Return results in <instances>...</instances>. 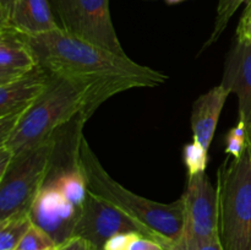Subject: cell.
Listing matches in <instances>:
<instances>
[{
	"instance_id": "1",
	"label": "cell",
	"mask_w": 251,
	"mask_h": 250,
	"mask_svg": "<svg viewBox=\"0 0 251 250\" xmlns=\"http://www.w3.org/2000/svg\"><path fill=\"white\" fill-rule=\"evenodd\" d=\"M26 38L41 68L53 75L97 86L109 98L131 88L156 87L168 80L161 71L77 38L61 28Z\"/></svg>"
},
{
	"instance_id": "2",
	"label": "cell",
	"mask_w": 251,
	"mask_h": 250,
	"mask_svg": "<svg viewBox=\"0 0 251 250\" xmlns=\"http://www.w3.org/2000/svg\"><path fill=\"white\" fill-rule=\"evenodd\" d=\"M109 96L97 86L50 74L48 87L20 120L6 142L15 156L51 141L76 117L90 118Z\"/></svg>"
},
{
	"instance_id": "3",
	"label": "cell",
	"mask_w": 251,
	"mask_h": 250,
	"mask_svg": "<svg viewBox=\"0 0 251 250\" xmlns=\"http://www.w3.org/2000/svg\"><path fill=\"white\" fill-rule=\"evenodd\" d=\"M78 167L88 190L149 228L166 250H171L180 242L184 232L183 199L172 203H162L124 188L103 168L85 136L81 137L78 147Z\"/></svg>"
},
{
	"instance_id": "4",
	"label": "cell",
	"mask_w": 251,
	"mask_h": 250,
	"mask_svg": "<svg viewBox=\"0 0 251 250\" xmlns=\"http://www.w3.org/2000/svg\"><path fill=\"white\" fill-rule=\"evenodd\" d=\"M218 223L223 250H251V144L218 169Z\"/></svg>"
},
{
	"instance_id": "5",
	"label": "cell",
	"mask_w": 251,
	"mask_h": 250,
	"mask_svg": "<svg viewBox=\"0 0 251 250\" xmlns=\"http://www.w3.org/2000/svg\"><path fill=\"white\" fill-rule=\"evenodd\" d=\"M54 147L55 137L37 149L15 156L6 173L0 176V222L29 212L49 173Z\"/></svg>"
},
{
	"instance_id": "6",
	"label": "cell",
	"mask_w": 251,
	"mask_h": 250,
	"mask_svg": "<svg viewBox=\"0 0 251 250\" xmlns=\"http://www.w3.org/2000/svg\"><path fill=\"white\" fill-rule=\"evenodd\" d=\"M59 26L68 33L127 56L110 16L109 0H49Z\"/></svg>"
},
{
	"instance_id": "7",
	"label": "cell",
	"mask_w": 251,
	"mask_h": 250,
	"mask_svg": "<svg viewBox=\"0 0 251 250\" xmlns=\"http://www.w3.org/2000/svg\"><path fill=\"white\" fill-rule=\"evenodd\" d=\"M131 232L158 242L156 235L142 223L92 191H87L74 237L86 239L95 250H103L105 242L113 235Z\"/></svg>"
},
{
	"instance_id": "8",
	"label": "cell",
	"mask_w": 251,
	"mask_h": 250,
	"mask_svg": "<svg viewBox=\"0 0 251 250\" xmlns=\"http://www.w3.org/2000/svg\"><path fill=\"white\" fill-rule=\"evenodd\" d=\"M181 199L184 203L181 240L202 242L220 239L218 191L205 172L188 175Z\"/></svg>"
},
{
	"instance_id": "9",
	"label": "cell",
	"mask_w": 251,
	"mask_h": 250,
	"mask_svg": "<svg viewBox=\"0 0 251 250\" xmlns=\"http://www.w3.org/2000/svg\"><path fill=\"white\" fill-rule=\"evenodd\" d=\"M32 225L46 232L56 247L71 239L81 216V207L66 200L58 189L44 184L29 208Z\"/></svg>"
},
{
	"instance_id": "10",
	"label": "cell",
	"mask_w": 251,
	"mask_h": 250,
	"mask_svg": "<svg viewBox=\"0 0 251 250\" xmlns=\"http://www.w3.org/2000/svg\"><path fill=\"white\" fill-rule=\"evenodd\" d=\"M0 28L27 37L60 28L49 0H0Z\"/></svg>"
},
{
	"instance_id": "11",
	"label": "cell",
	"mask_w": 251,
	"mask_h": 250,
	"mask_svg": "<svg viewBox=\"0 0 251 250\" xmlns=\"http://www.w3.org/2000/svg\"><path fill=\"white\" fill-rule=\"evenodd\" d=\"M221 85L238 97L239 122L251 144V43L235 38L226 56Z\"/></svg>"
},
{
	"instance_id": "12",
	"label": "cell",
	"mask_w": 251,
	"mask_h": 250,
	"mask_svg": "<svg viewBox=\"0 0 251 250\" xmlns=\"http://www.w3.org/2000/svg\"><path fill=\"white\" fill-rule=\"evenodd\" d=\"M50 74L41 66L16 81L0 86V118L21 120L48 87Z\"/></svg>"
},
{
	"instance_id": "13",
	"label": "cell",
	"mask_w": 251,
	"mask_h": 250,
	"mask_svg": "<svg viewBox=\"0 0 251 250\" xmlns=\"http://www.w3.org/2000/svg\"><path fill=\"white\" fill-rule=\"evenodd\" d=\"M37 66L26 36L12 28H0V86L24 77Z\"/></svg>"
},
{
	"instance_id": "14",
	"label": "cell",
	"mask_w": 251,
	"mask_h": 250,
	"mask_svg": "<svg viewBox=\"0 0 251 250\" xmlns=\"http://www.w3.org/2000/svg\"><path fill=\"white\" fill-rule=\"evenodd\" d=\"M229 95L230 92L227 88L218 85L201 95L194 102L191 112L193 137L206 150L210 149L221 113Z\"/></svg>"
},
{
	"instance_id": "15",
	"label": "cell",
	"mask_w": 251,
	"mask_h": 250,
	"mask_svg": "<svg viewBox=\"0 0 251 250\" xmlns=\"http://www.w3.org/2000/svg\"><path fill=\"white\" fill-rule=\"evenodd\" d=\"M44 184L53 185L76 207H81L87 195V184L80 167L49 171Z\"/></svg>"
},
{
	"instance_id": "16",
	"label": "cell",
	"mask_w": 251,
	"mask_h": 250,
	"mask_svg": "<svg viewBox=\"0 0 251 250\" xmlns=\"http://www.w3.org/2000/svg\"><path fill=\"white\" fill-rule=\"evenodd\" d=\"M32 222L28 213L12 216L0 222V250H15Z\"/></svg>"
},
{
	"instance_id": "17",
	"label": "cell",
	"mask_w": 251,
	"mask_h": 250,
	"mask_svg": "<svg viewBox=\"0 0 251 250\" xmlns=\"http://www.w3.org/2000/svg\"><path fill=\"white\" fill-rule=\"evenodd\" d=\"M244 1H247V0H218L212 33H211L208 41L203 44L202 50H206L207 48H210L212 44H215L220 39V37L222 36L225 29L227 28L233 15L235 14V11L239 9V6Z\"/></svg>"
},
{
	"instance_id": "18",
	"label": "cell",
	"mask_w": 251,
	"mask_h": 250,
	"mask_svg": "<svg viewBox=\"0 0 251 250\" xmlns=\"http://www.w3.org/2000/svg\"><path fill=\"white\" fill-rule=\"evenodd\" d=\"M183 161L188 169L189 175L206 172L208 163V150L194 140L183 149Z\"/></svg>"
},
{
	"instance_id": "19",
	"label": "cell",
	"mask_w": 251,
	"mask_h": 250,
	"mask_svg": "<svg viewBox=\"0 0 251 250\" xmlns=\"http://www.w3.org/2000/svg\"><path fill=\"white\" fill-rule=\"evenodd\" d=\"M54 240L41 228L32 225L15 250H56Z\"/></svg>"
},
{
	"instance_id": "20",
	"label": "cell",
	"mask_w": 251,
	"mask_h": 250,
	"mask_svg": "<svg viewBox=\"0 0 251 250\" xmlns=\"http://www.w3.org/2000/svg\"><path fill=\"white\" fill-rule=\"evenodd\" d=\"M249 144L245 125L239 122L234 127L229 130L226 136V154L232 156L233 158H238Z\"/></svg>"
},
{
	"instance_id": "21",
	"label": "cell",
	"mask_w": 251,
	"mask_h": 250,
	"mask_svg": "<svg viewBox=\"0 0 251 250\" xmlns=\"http://www.w3.org/2000/svg\"><path fill=\"white\" fill-rule=\"evenodd\" d=\"M139 233H119V234L113 235L112 238L105 242L103 250H130L132 242L136 239Z\"/></svg>"
},
{
	"instance_id": "22",
	"label": "cell",
	"mask_w": 251,
	"mask_h": 250,
	"mask_svg": "<svg viewBox=\"0 0 251 250\" xmlns=\"http://www.w3.org/2000/svg\"><path fill=\"white\" fill-rule=\"evenodd\" d=\"M171 250H223V248L221 245L220 239L202 240V242L180 240Z\"/></svg>"
},
{
	"instance_id": "23",
	"label": "cell",
	"mask_w": 251,
	"mask_h": 250,
	"mask_svg": "<svg viewBox=\"0 0 251 250\" xmlns=\"http://www.w3.org/2000/svg\"><path fill=\"white\" fill-rule=\"evenodd\" d=\"M235 38L251 43V0L248 1L240 17L237 32H235Z\"/></svg>"
},
{
	"instance_id": "24",
	"label": "cell",
	"mask_w": 251,
	"mask_h": 250,
	"mask_svg": "<svg viewBox=\"0 0 251 250\" xmlns=\"http://www.w3.org/2000/svg\"><path fill=\"white\" fill-rule=\"evenodd\" d=\"M130 250H166V248L161 243L151 239V238L139 235L136 239L132 242Z\"/></svg>"
},
{
	"instance_id": "25",
	"label": "cell",
	"mask_w": 251,
	"mask_h": 250,
	"mask_svg": "<svg viewBox=\"0 0 251 250\" xmlns=\"http://www.w3.org/2000/svg\"><path fill=\"white\" fill-rule=\"evenodd\" d=\"M56 250H95V248L83 238L73 237L71 239L59 245Z\"/></svg>"
},
{
	"instance_id": "26",
	"label": "cell",
	"mask_w": 251,
	"mask_h": 250,
	"mask_svg": "<svg viewBox=\"0 0 251 250\" xmlns=\"http://www.w3.org/2000/svg\"><path fill=\"white\" fill-rule=\"evenodd\" d=\"M14 158L15 154L12 153V151H10L7 147L0 146V176L6 173L7 168L12 163Z\"/></svg>"
},
{
	"instance_id": "27",
	"label": "cell",
	"mask_w": 251,
	"mask_h": 250,
	"mask_svg": "<svg viewBox=\"0 0 251 250\" xmlns=\"http://www.w3.org/2000/svg\"><path fill=\"white\" fill-rule=\"evenodd\" d=\"M166 1H167V2H168V4L173 5V4H179V2L184 1V0H166Z\"/></svg>"
},
{
	"instance_id": "28",
	"label": "cell",
	"mask_w": 251,
	"mask_h": 250,
	"mask_svg": "<svg viewBox=\"0 0 251 250\" xmlns=\"http://www.w3.org/2000/svg\"><path fill=\"white\" fill-rule=\"evenodd\" d=\"M247 1H250V0H247Z\"/></svg>"
}]
</instances>
